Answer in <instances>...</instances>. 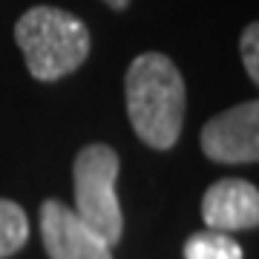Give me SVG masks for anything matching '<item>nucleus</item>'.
<instances>
[{
  "mask_svg": "<svg viewBox=\"0 0 259 259\" xmlns=\"http://www.w3.org/2000/svg\"><path fill=\"white\" fill-rule=\"evenodd\" d=\"M124 90L136 136L153 150H170L185 121V81L179 66L161 52H141L124 75Z\"/></svg>",
  "mask_w": 259,
  "mask_h": 259,
  "instance_id": "nucleus-1",
  "label": "nucleus"
},
{
  "mask_svg": "<svg viewBox=\"0 0 259 259\" xmlns=\"http://www.w3.org/2000/svg\"><path fill=\"white\" fill-rule=\"evenodd\" d=\"M15 40L37 81H58L75 72L90 55V29L72 12L32 6L15 23Z\"/></svg>",
  "mask_w": 259,
  "mask_h": 259,
  "instance_id": "nucleus-2",
  "label": "nucleus"
},
{
  "mask_svg": "<svg viewBox=\"0 0 259 259\" xmlns=\"http://www.w3.org/2000/svg\"><path fill=\"white\" fill-rule=\"evenodd\" d=\"M75 207L72 210L90 225L107 245L121 242L124 216L115 196L118 153L110 144H87L75 156Z\"/></svg>",
  "mask_w": 259,
  "mask_h": 259,
  "instance_id": "nucleus-3",
  "label": "nucleus"
},
{
  "mask_svg": "<svg viewBox=\"0 0 259 259\" xmlns=\"http://www.w3.org/2000/svg\"><path fill=\"white\" fill-rule=\"evenodd\" d=\"M185 259H245V253L233 236L222 231H204L185 242Z\"/></svg>",
  "mask_w": 259,
  "mask_h": 259,
  "instance_id": "nucleus-7",
  "label": "nucleus"
},
{
  "mask_svg": "<svg viewBox=\"0 0 259 259\" xmlns=\"http://www.w3.org/2000/svg\"><path fill=\"white\" fill-rule=\"evenodd\" d=\"M29 239V219L12 199H0V259L18 253Z\"/></svg>",
  "mask_w": 259,
  "mask_h": 259,
  "instance_id": "nucleus-8",
  "label": "nucleus"
},
{
  "mask_svg": "<svg viewBox=\"0 0 259 259\" xmlns=\"http://www.w3.org/2000/svg\"><path fill=\"white\" fill-rule=\"evenodd\" d=\"M104 3H107V6H112V9H124L130 0H104Z\"/></svg>",
  "mask_w": 259,
  "mask_h": 259,
  "instance_id": "nucleus-10",
  "label": "nucleus"
},
{
  "mask_svg": "<svg viewBox=\"0 0 259 259\" xmlns=\"http://www.w3.org/2000/svg\"><path fill=\"white\" fill-rule=\"evenodd\" d=\"M40 236L49 259H112V248L61 199L40 204Z\"/></svg>",
  "mask_w": 259,
  "mask_h": 259,
  "instance_id": "nucleus-5",
  "label": "nucleus"
},
{
  "mask_svg": "<svg viewBox=\"0 0 259 259\" xmlns=\"http://www.w3.org/2000/svg\"><path fill=\"white\" fill-rule=\"evenodd\" d=\"M199 141L204 156L219 164H253L259 158V104L245 101L213 115Z\"/></svg>",
  "mask_w": 259,
  "mask_h": 259,
  "instance_id": "nucleus-4",
  "label": "nucleus"
},
{
  "mask_svg": "<svg viewBox=\"0 0 259 259\" xmlns=\"http://www.w3.org/2000/svg\"><path fill=\"white\" fill-rule=\"evenodd\" d=\"M202 219L210 231H253L259 225V190L245 179H222L207 187Z\"/></svg>",
  "mask_w": 259,
  "mask_h": 259,
  "instance_id": "nucleus-6",
  "label": "nucleus"
},
{
  "mask_svg": "<svg viewBox=\"0 0 259 259\" xmlns=\"http://www.w3.org/2000/svg\"><path fill=\"white\" fill-rule=\"evenodd\" d=\"M242 64L248 69V78L259 83V26L248 23L242 32Z\"/></svg>",
  "mask_w": 259,
  "mask_h": 259,
  "instance_id": "nucleus-9",
  "label": "nucleus"
}]
</instances>
